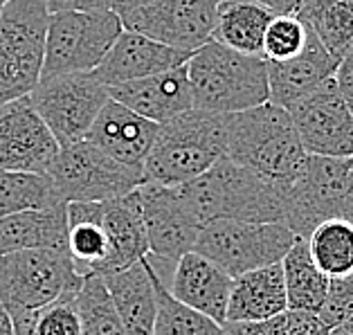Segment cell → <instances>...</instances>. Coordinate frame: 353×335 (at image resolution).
<instances>
[{"label":"cell","instance_id":"obj_1","mask_svg":"<svg viewBox=\"0 0 353 335\" xmlns=\"http://www.w3.org/2000/svg\"><path fill=\"white\" fill-rule=\"evenodd\" d=\"M225 158L254 171L274 187H288L306 165L308 153L286 108L265 101L243 113L225 115Z\"/></svg>","mask_w":353,"mask_h":335},{"label":"cell","instance_id":"obj_2","mask_svg":"<svg viewBox=\"0 0 353 335\" xmlns=\"http://www.w3.org/2000/svg\"><path fill=\"white\" fill-rule=\"evenodd\" d=\"M194 108L214 115H234L270 101L268 63L221 45L205 43L187 59Z\"/></svg>","mask_w":353,"mask_h":335},{"label":"cell","instance_id":"obj_3","mask_svg":"<svg viewBox=\"0 0 353 335\" xmlns=\"http://www.w3.org/2000/svg\"><path fill=\"white\" fill-rule=\"evenodd\" d=\"M178 189L201 225L210 221L283 223L279 189L228 158Z\"/></svg>","mask_w":353,"mask_h":335},{"label":"cell","instance_id":"obj_4","mask_svg":"<svg viewBox=\"0 0 353 335\" xmlns=\"http://www.w3.org/2000/svg\"><path fill=\"white\" fill-rule=\"evenodd\" d=\"M225 115L192 108L162 126L156 144L144 162V183L167 187L187 185L225 158Z\"/></svg>","mask_w":353,"mask_h":335},{"label":"cell","instance_id":"obj_5","mask_svg":"<svg viewBox=\"0 0 353 335\" xmlns=\"http://www.w3.org/2000/svg\"><path fill=\"white\" fill-rule=\"evenodd\" d=\"M283 223L297 238H308L326 221L353 223L351 158L308 156L299 176L281 189Z\"/></svg>","mask_w":353,"mask_h":335},{"label":"cell","instance_id":"obj_6","mask_svg":"<svg viewBox=\"0 0 353 335\" xmlns=\"http://www.w3.org/2000/svg\"><path fill=\"white\" fill-rule=\"evenodd\" d=\"M48 21L46 0H12L0 14V108L39 85Z\"/></svg>","mask_w":353,"mask_h":335},{"label":"cell","instance_id":"obj_7","mask_svg":"<svg viewBox=\"0 0 353 335\" xmlns=\"http://www.w3.org/2000/svg\"><path fill=\"white\" fill-rule=\"evenodd\" d=\"M122 32V21L113 10L50 14L41 79L92 72Z\"/></svg>","mask_w":353,"mask_h":335},{"label":"cell","instance_id":"obj_8","mask_svg":"<svg viewBox=\"0 0 353 335\" xmlns=\"http://www.w3.org/2000/svg\"><path fill=\"white\" fill-rule=\"evenodd\" d=\"M297 236L286 223L210 221L201 225L194 250L208 256L232 279L279 263Z\"/></svg>","mask_w":353,"mask_h":335},{"label":"cell","instance_id":"obj_9","mask_svg":"<svg viewBox=\"0 0 353 335\" xmlns=\"http://www.w3.org/2000/svg\"><path fill=\"white\" fill-rule=\"evenodd\" d=\"M81 283L65 250L0 254V299L10 313L39 311L59 297L77 293Z\"/></svg>","mask_w":353,"mask_h":335},{"label":"cell","instance_id":"obj_10","mask_svg":"<svg viewBox=\"0 0 353 335\" xmlns=\"http://www.w3.org/2000/svg\"><path fill=\"white\" fill-rule=\"evenodd\" d=\"M48 176L65 205L122 199L144 183L142 169L110 158L85 140L61 147Z\"/></svg>","mask_w":353,"mask_h":335},{"label":"cell","instance_id":"obj_11","mask_svg":"<svg viewBox=\"0 0 353 335\" xmlns=\"http://www.w3.org/2000/svg\"><path fill=\"white\" fill-rule=\"evenodd\" d=\"M108 99V88L90 72L41 79L30 94L32 106L52 131L59 147H70L85 140Z\"/></svg>","mask_w":353,"mask_h":335},{"label":"cell","instance_id":"obj_12","mask_svg":"<svg viewBox=\"0 0 353 335\" xmlns=\"http://www.w3.org/2000/svg\"><path fill=\"white\" fill-rule=\"evenodd\" d=\"M221 0H153L151 5L119 16L122 28L194 54L210 43L219 21Z\"/></svg>","mask_w":353,"mask_h":335},{"label":"cell","instance_id":"obj_13","mask_svg":"<svg viewBox=\"0 0 353 335\" xmlns=\"http://www.w3.org/2000/svg\"><path fill=\"white\" fill-rule=\"evenodd\" d=\"M135 192L149 241V254L160 261L176 263L180 256L192 252L198 241L201 223L189 210L180 189L142 183Z\"/></svg>","mask_w":353,"mask_h":335},{"label":"cell","instance_id":"obj_14","mask_svg":"<svg viewBox=\"0 0 353 335\" xmlns=\"http://www.w3.org/2000/svg\"><path fill=\"white\" fill-rule=\"evenodd\" d=\"M308 156L353 158V113L335 79L288 108Z\"/></svg>","mask_w":353,"mask_h":335},{"label":"cell","instance_id":"obj_15","mask_svg":"<svg viewBox=\"0 0 353 335\" xmlns=\"http://www.w3.org/2000/svg\"><path fill=\"white\" fill-rule=\"evenodd\" d=\"M59 142L30 97L0 108V169L48 174L59 156Z\"/></svg>","mask_w":353,"mask_h":335},{"label":"cell","instance_id":"obj_16","mask_svg":"<svg viewBox=\"0 0 353 335\" xmlns=\"http://www.w3.org/2000/svg\"><path fill=\"white\" fill-rule=\"evenodd\" d=\"M192 54L178 52L174 48H167L162 43L149 37H142L137 32L124 30L113 43L94 70L90 72L94 79L106 88H113L119 83L137 81L144 77H153L167 70H174L178 65H185Z\"/></svg>","mask_w":353,"mask_h":335},{"label":"cell","instance_id":"obj_17","mask_svg":"<svg viewBox=\"0 0 353 335\" xmlns=\"http://www.w3.org/2000/svg\"><path fill=\"white\" fill-rule=\"evenodd\" d=\"M108 94L117 104L160 126L169 124L171 119L194 108L192 85H189L185 65L153 77H144L137 81L113 85V88H108Z\"/></svg>","mask_w":353,"mask_h":335},{"label":"cell","instance_id":"obj_18","mask_svg":"<svg viewBox=\"0 0 353 335\" xmlns=\"http://www.w3.org/2000/svg\"><path fill=\"white\" fill-rule=\"evenodd\" d=\"M160 131V124L140 117L126 106L117 104L115 99H108V104L101 108V113L85 135V142H90L92 147L101 149L110 158L124 162L128 167L144 169V162L149 158Z\"/></svg>","mask_w":353,"mask_h":335},{"label":"cell","instance_id":"obj_19","mask_svg":"<svg viewBox=\"0 0 353 335\" xmlns=\"http://www.w3.org/2000/svg\"><path fill=\"white\" fill-rule=\"evenodd\" d=\"M232 283L234 279L225 270L192 250L176 261L167 290L180 304L212 317L214 322L225 324Z\"/></svg>","mask_w":353,"mask_h":335},{"label":"cell","instance_id":"obj_20","mask_svg":"<svg viewBox=\"0 0 353 335\" xmlns=\"http://www.w3.org/2000/svg\"><path fill=\"white\" fill-rule=\"evenodd\" d=\"M265 63H268L270 101L274 106L288 110L299 99L308 97V94L315 92L326 81L335 79L340 68V59L333 57L313 32H308L306 45L297 57L288 59V61H265Z\"/></svg>","mask_w":353,"mask_h":335},{"label":"cell","instance_id":"obj_21","mask_svg":"<svg viewBox=\"0 0 353 335\" xmlns=\"http://www.w3.org/2000/svg\"><path fill=\"white\" fill-rule=\"evenodd\" d=\"M101 279L113 299L124 335H153L158 317V274L146 256Z\"/></svg>","mask_w":353,"mask_h":335},{"label":"cell","instance_id":"obj_22","mask_svg":"<svg viewBox=\"0 0 353 335\" xmlns=\"http://www.w3.org/2000/svg\"><path fill=\"white\" fill-rule=\"evenodd\" d=\"M288 311L281 261L234 279L225 322H261Z\"/></svg>","mask_w":353,"mask_h":335},{"label":"cell","instance_id":"obj_23","mask_svg":"<svg viewBox=\"0 0 353 335\" xmlns=\"http://www.w3.org/2000/svg\"><path fill=\"white\" fill-rule=\"evenodd\" d=\"M99 221L110 241V265L104 277L128 268L149 254V241L135 189L122 199L99 203Z\"/></svg>","mask_w":353,"mask_h":335},{"label":"cell","instance_id":"obj_24","mask_svg":"<svg viewBox=\"0 0 353 335\" xmlns=\"http://www.w3.org/2000/svg\"><path fill=\"white\" fill-rule=\"evenodd\" d=\"M21 250L68 252V205L0 219V254Z\"/></svg>","mask_w":353,"mask_h":335},{"label":"cell","instance_id":"obj_25","mask_svg":"<svg viewBox=\"0 0 353 335\" xmlns=\"http://www.w3.org/2000/svg\"><path fill=\"white\" fill-rule=\"evenodd\" d=\"M68 254L81 279L108 272L110 241L99 221V203H68Z\"/></svg>","mask_w":353,"mask_h":335},{"label":"cell","instance_id":"obj_26","mask_svg":"<svg viewBox=\"0 0 353 335\" xmlns=\"http://www.w3.org/2000/svg\"><path fill=\"white\" fill-rule=\"evenodd\" d=\"M274 12L252 0H221L212 41L248 57L263 59V39Z\"/></svg>","mask_w":353,"mask_h":335},{"label":"cell","instance_id":"obj_27","mask_svg":"<svg viewBox=\"0 0 353 335\" xmlns=\"http://www.w3.org/2000/svg\"><path fill=\"white\" fill-rule=\"evenodd\" d=\"M295 14L340 65H353V0H301Z\"/></svg>","mask_w":353,"mask_h":335},{"label":"cell","instance_id":"obj_28","mask_svg":"<svg viewBox=\"0 0 353 335\" xmlns=\"http://www.w3.org/2000/svg\"><path fill=\"white\" fill-rule=\"evenodd\" d=\"M281 268L286 281L288 311H320L329 288V277L315 265L306 238H297L292 243L288 254L281 259Z\"/></svg>","mask_w":353,"mask_h":335},{"label":"cell","instance_id":"obj_29","mask_svg":"<svg viewBox=\"0 0 353 335\" xmlns=\"http://www.w3.org/2000/svg\"><path fill=\"white\" fill-rule=\"evenodd\" d=\"M65 205L48 174L0 169V219Z\"/></svg>","mask_w":353,"mask_h":335},{"label":"cell","instance_id":"obj_30","mask_svg":"<svg viewBox=\"0 0 353 335\" xmlns=\"http://www.w3.org/2000/svg\"><path fill=\"white\" fill-rule=\"evenodd\" d=\"M308 252L326 277L353 272V223L333 219L317 225L306 238Z\"/></svg>","mask_w":353,"mask_h":335},{"label":"cell","instance_id":"obj_31","mask_svg":"<svg viewBox=\"0 0 353 335\" xmlns=\"http://www.w3.org/2000/svg\"><path fill=\"white\" fill-rule=\"evenodd\" d=\"M81 335H124L122 322L101 277H85L77 293Z\"/></svg>","mask_w":353,"mask_h":335},{"label":"cell","instance_id":"obj_32","mask_svg":"<svg viewBox=\"0 0 353 335\" xmlns=\"http://www.w3.org/2000/svg\"><path fill=\"white\" fill-rule=\"evenodd\" d=\"M158 274V272H156ZM153 335H225L223 324L180 304L158 277V317Z\"/></svg>","mask_w":353,"mask_h":335},{"label":"cell","instance_id":"obj_33","mask_svg":"<svg viewBox=\"0 0 353 335\" xmlns=\"http://www.w3.org/2000/svg\"><path fill=\"white\" fill-rule=\"evenodd\" d=\"M308 25L297 14H274L263 39L265 61H288L304 50L308 41Z\"/></svg>","mask_w":353,"mask_h":335},{"label":"cell","instance_id":"obj_34","mask_svg":"<svg viewBox=\"0 0 353 335\" xmlns=\"http://www.w3.org/2000/svg\"><path fill=\"white\" fill-rule=\"evenodd\" d=\"M79 293V290H77ZM77 293H68L34 315V335H81Z\"/></svg>","mask_w":353,"mask_h":335},{"label":"cell","instance_id":"obj_35","mask_svg":"<svg viewBox=\"0 0 353 335\" xmlns=\"http://www.w3.org/2000/svg\"><path fill=\"white\" fill-rule=\"evenodd\" d=\"M317 315L329 329H340L353 315V272L329 279L324 304Z\"/></svg>","mask_w":353,"mask_h":335},{"label":"cell","instance_id":"obj_36","mask_svg":"<svg viewBox=\"0 0 353 335\" xmlns=\"http://www.w3.org/2000/svg\"><path fill=\"white\" fill-rule=\"evenodd\" d=\"M225 335H283L286 333V313L261 322H225Z\"/></svg>","mask_w":353,"mask_h":335},{"label":"cell","instance_id":"obj_37","mask_svg":"<svg viewBox=\"0 0 353 335\" xmlns=\"http://www.w3.org/2000/svg\"><path fill=\"white\" fill-rule=\"evenodd\" d=\"M326 326L317 313L308 311H286V333L283 335H329Z\"/></svg>","mask_w":353,"mask_h":335},{"label":"cell","instance_id":"obj_38","mask_svg":"<svg viewBox=\"0 0 353 335\" xmlns=\"http://www.w3.org/2000/svg\"><path fill=\"white\" fill-rule=\"evenodd\" d=\"M50 14L57 12H99L110 10V0H46Z\"/></svg>","mask_w":353,"mask_h":335},{"label":"cell","instance_id":"obj_39","mask_svg":"<svg viewBox=\"0 0 353 335\" xmlns=\"http://www.w3.org/2000/svg\"><path fill=\"white\" fill-rule=\"evenodd\" d=\"M335 83H338L342 99L347 101L349 110L353 113V65H340L338 74H335Z\"/></svg>","mask_w":353,"mask_h":335},{"label":"cell","instance_id":"obj_40","mask_svg":"<svg viewBox=\"0 0 353 335\" xmlns=\"http://www.w3.org/2000/svg\"><path fill=\"white\" fill-rule=\"evenodd\" d=\"M252 3L268 7L274 14H295L301 0H252Z\"/></svg>","mask_w":353,"mask_h":335},{"label":"cell","instance_id":"obj_41","mask_svg":"<svg viewBox=\"0 0 353 335\" xmlns=\"http://www.w3.org/2000/svg\"><path fill=\"white\" fill-rule=\"evenodd\" d=\"M153 0H110V10H113L117 16H124L128 12H135L140 7L151 5Z\"/></svg>","mask_w":353,"mask_h":335},{"label":"cell","instance_id":"obj_42","mask_svg":"<svg viewBox=\"0 0 353 335\" xmlns=\"http://www.w3.org/2000/svg\"><path fill=\"white\" fill-rule=\"evenodd\" d=\"M0 335H14L12 317H10V311L5 308L3 299H0Z\"/></svg>","mask_w":353,"mask_h":335},{"label":"cell","instance_id":"obj_43","mask_svg":"<svg viewBox=\"0 0 353 335\" xmlns=\"http://www.w3.org/2000/svg\"><path fill=\"white\" fill-rule=\"evenodd\" d=\"M342 329H344V331H349V333L353 335V315L349 317V320H347V322H344V324H342Z\"/></svg>","mask_w":353,"mask_h":335},{"label":"cell","instance_id":"obj_44","mask_svg":"<svg viewBox=\"0 0 353 335\" xmlns=\"http://www.w3.org/2000/svg\"><path fill=\"white\" fill-rule=\"evenodd\" d=\"M329 335H351V333H349V331H344L342 326H340V329H331V333H329Z\"/></svg>","mask_w":353,"mask_h":335},{"label":"cell","instance_id":"obj_45","mask_svg":"<svg viewBox=\"0 0 353 335\" xmlns=\"http://www.w3.org/2000/svg\"><path fill=\"white\" fill-rule=\"evenodd\" d=\"M10 3H12V0H0V14H3V10H5V7L10 5Z\"/></svg>","mask_w":353,"mask_h":335},{"label":"cell","instance_id":"obj_46","mask_svg":"<svg viewBox=\"0 0 353 335\" xmlns=\"http://www.w3.org/2000/svg\"><path fill=\"white\" fill-rule=\"evenodd\" d=\"M351 178H353V158H351Z\"/></svg>","mask_w":353,"mask_h":335}]
</instances>
